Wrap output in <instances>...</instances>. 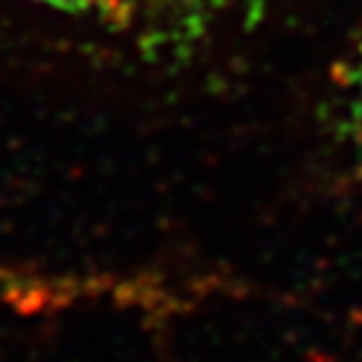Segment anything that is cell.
Wrapping results in <instances>:
<instances>
[{"label":"cell","instance_id":"1","mask_svg":"<svg viewBox=\"0 0 362 362\" xmlns=\"http://www.w3.org/2000/svg\"><path fill=\"white\" fill-rule=\"evenodd\" d=\"M19 6L145 49H172L207 38L266 0H16Z\"/></svg>","mask_w":362,"mask_h":362},{"label":"cell","instance_id":"2","mask_svg":"<svg viewBox=\"0 0 362 362\" xmlns=\"http://www.w3.org/2000/svg\"><path fill=\"white\" fill-rule=\"evenodd\" d=\"M54 290H57V276L25 272V269H13V266L0 263V298H11L16 303H22V300L49 303Z\"/></svg>","mask_w":362,"mask_h":362},{"label":"cell","instance_id":"3","mask_svg":"<svg viewBox=\"0 0 362 362\" xmlns=\"http://www.w3.org/2000/svg\"><path fill=\"white\" fill-rule=\"evenodd\" d=\"M357 105H360V116H362V54H360V65H357Z\"/></svg>","mask_w":362,"mask_h":362}]
</instances>
